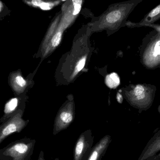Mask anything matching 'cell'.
I'll return each mask as SVG.
<instances>
[{
	"instance_id": "obj_17",
	"label": "cell",
	"mask_w": 160,
	"mask_h": 160,
	"mask_svg": "<svg viewBox=\"0 0 160 160\" xmlns=\"http://www.w3.org/2000/svg\"><path fill=\"white\" fill-rule=\"evenodd\" d=\"M143 26H150V27H153L160 33V25H159L155 24H146L143 25Z\"/></svg>"
},
{
	"instance_id": "obj_4",
	"label": "cell",
	"mask_w": 160,
	"mask_h": 160,
	"mask_svg": "<svg viewBox=\"0 0 160 160\" xmlns=\"http://www.w3.org/2000/svg\"><path fill=\"white\" fill-rule=\"evenodd\" d=\"M22 118V112L16 113L0 126V144L10 134L20 132L29 123Z\"/></svg>"
},
{
	"instance_id": "obj_16",
	"label": "cell",
	"mask_w": 160,
	"mask_h": 160,
	"mask_svg": "<svg viewBox=\"0 0 160 160\" xmlns=\"http://www.w3.org/2000/svg\"><path fill=\"white\" fill-rule=\"evenodd\" d=\"M85 61V58H82L78 63V65H77V70L78 71H80L83 68L84 66Z\"/></svg>"
},
{
	"instance_id": "obj_13",
	"label": "cell",
	"mask_w": 160,
	"mask_h": 160,
	"mask_svg": "<svg viewBox=\"0 0 160 160\" xmlns=\"http://www.w3.org/2000/svg\"><path fill=\"white\" fill-rule=\"evenodd\" d=\"M62 39V34L60 32L54 35L52 39V43L53 47H57L61 42Z\"/></svg>"
},
{
	"instance_id": "obj_11",
	"label": "cell",
	"mask_w": 160,
	"mask_h": 160,
	"mask_svg": "<svg viewBox=\"0 0 160 160\" xmlns=\"http://www.w3.org/2000/svg\"><path fill=\"white\" fill-rule=\"evenodd\" d=\"M106 84L111 88H115L120 84V79L116 73H112L106 77Z\"/></svg>"
},
{
	"instance_id": "obj_1",
	"label": "cell",
	"mask_w": 160,
	"mask_h": 160,
	"mask_svg": "<svg viewBox=\"0 0 160 160\" xmlns=\"http://www.w3.org/2000/svg\"><path fill=\"white\" fill-rule=\"evenodd\" d=\"M35 143V140L27 138L17 141L5 148L3 154L12 160H30Z\"/></svg>"
},
{
	"instance_id": "obj_23",
	"label": "cell",
	"mask_w": 160,
	"mask_h": 160,
	"mask_svg": "<svg viewBox=\"0 0 160 160\" xmlns=\"http://www.w3.org/2000/svg\"><path fill=\"white\" fill-rule=\"evenodd\" d=\"M159 111L160 113V106H159Z\"/></svg>"
},
{
	"instance_id": "obj_20",
	"label": "cell",
	"mask_w": 160,
	"mask_h": 160,
	"mask_svg": "<svg viewBox=\"0 0 160 160\" xmlns=\"http://www.w3.org/2000/svg\"><path fill=\"white\" fill-rule=\"evenodd\" d=\"M38 160H45L44 158V153L43 151H40L39 153V157H38Z\"/></svg>"
},
{
	"instance_id": "obj_2",
	"label": "cell",
	"mask_w": 160,
	"mask_h": 160,
	"mask_svg": "<svg viewBox=\"0 0 160 160\" xmlns=\"http://www.w3.org/2000/svg\"><path fill=\"white\" fill-rule=\"evenodd\" d=\"M151 39L142 54L143 65L148 68H160V33Z\"/></svg>"
},
{
	"instance_id": "obj_21",
	"label": "cell",
	"mask_w": 160,
	"mask_h": 160,
	"mask_svg": "<svg viewBox=\"0 0 160 160\" xmlns=\"http://www.w3.org/2000/svg\"><path fill=\"white\" fill-rule=\"evenodd\" d=\"M2 3H1V2H0V10H1V8H2Z\"/></svg>"
},
{
	"instance_id": "obj_7",
	"label": "cell",
	"mask_w": 160,
	"mask_h": 160,
	"mask_svg": "<svg viewBox=\"0 0 160 160\" xmlns=\"http://www.w3.org/2000/svg\"><path fill=\"white\" fill-rule=\"evenodd\" d=\"M112 142V137L106 135L92 147L88 160H101Z\"/></svg>"
},
{
	"instance_id": "obj_6",
	"label": "cell",
	"mask_w": 160,
	"mask_h": 160,
	"mask_svg": "<svg viewBox=\"0 0 160 160\" xmlns=\"http://www.w3.org/2000/svg\"><path fill=\"white\" fill-rule=\"evenodd\" d=\"M154 90L144 85H137L132 92L131 101L134 106L142 109L148 108L152 104Z\"/></svg>"
},
{
	"instance_id": "obj_18",
	"label": "cell",
	"mask_w": 160,
	"mask_h": 160,
	"mask_svg": "<svg viewBox=\"0 0 160 160\" xmlns=\"http://www.w3.org/2000/svg\"><path fill=\"white\" fill-rule=\"evenodd\" d=\"M40 8L41 9H44V10H48L50 9L49 5L48 3H41V4L40 5Z\"/></svg>"
},
{
	"instance_id": "obj_8",
	"label": "cell",
	"mask_w": 160,
	"mask_h": 160,
	"mask_svg": "<svg viewBox=\"0 0 160 160\" xmlns=\"http://www.w3.org/2000/svg\"><path fill=\"white\" fill-rule=\"evenodd\" d=\"M160 151V133L158 134L155 140L151 143L149 146L144 152L140 160H145L148 158L154 156L156 153Z\"/></svg>"
},
{
	"instance_id": "obj_9",
	"label": "cell",
	"mask_w": 160,
	"mask_h": 160,
	"mask_svg": "<svg viewBox=\"0 0 160 160\" xmlns=\"http://www.w3.org/2000/svg\"><path fill=\"white\" fill-rule=\"evenodd\" d=\"M160 19V4L150 11L138 26H142L144 24H152Z\"/></svg>"
},
{
	"instance_id": "obj_15",
	"label": "cell",
	"mask_w": 160,
	"mask_h": 160,
	"mask_svg": "<svg viewBox=\"0 0 160 160\" xmlns=\"http://www.w3.org/2000/svg\"><path fill=\"white\" fill-rule=\"evenodd\" d=\"M16 81L17 83L20 86H24L26 85V82L25 80L20 76H18L16 77Z\"/></svg>"
},
{
	"instance_id": "obj_5",
	"label": "cell",
	"mask_w": 160,
	"mask_h": 160,
	"mask_svg": "<svg viewBox=\"0 0 160 160\" xmlns=\"http://www.w3.org/2000/svg\"><path fill=\"white\" fill-rule=\"evenodd\" d=\"M75 117V109L72 103H68L61 108L54 119L53 135L55 136L67 129L73 123Z\"/></svg>"
},
{
	"instance_id": "obj_14",
	"label": "cell",
	"mask_w": 160,
	"mask_h": 160,
	"mask_svg": "<svg viewBox=\"0 0 160 160\" xmlns=\"http://www.w3.org/2000/svg\"><path fill=\"white\" fill-rule=\"evenodd\" d=\"M73 3H74V11L73 14L74 15H76L79 13L80 10H81V3H82V1H74Z\"/></svg>"
},
{
	"instance_id": "obj_3",
	"label": "cell",
	"mask_w": 160,
	"mask_h": 160,
	"mask_svg": "<svg viewBox=\"0 0 160 160\" xmlns=\"http://www.w3.org/2000/svg\"><path fill=\"white\" fill-rule=\"evenodd\" d=\"M94 137L91 130H87L79 137L75 144L74 160H88L93 147Z\"/></svg>"
},
{
	"instance_id": "obj_10",
	"label": "cell",
	"mask_w": 160,
	"mask_h": 160,
	"mask_svg": "<svg viewBox=\"0 0 160 160\" xmlns=\"http://www.w3.org/2000/svg\"><path fill=\"white\" fill-rule=\"evenodd\" d=\"M18 99L17 98H13L6 104L5 106L4 113L5 115L2 118V121H5L7 118H10V116L14 113L18 107Z\"/></svg>"
},
{
	"instance_id": "obj_12",
	"label": "cell",
	"mask_w": 160,
	"mask_h": 160,
	"mask_svg": "<svg viewBox=\"0 0 160 160\" xmlns=\"http://www.w3.org/2000/svg\"><path fill=\"white\" fill-rule=\"evenodd\" d=\"M121 17V13L118 10L112 11L106 16V20L110 23H114L119 20Z\"/></svg>"
},
{
	"instance_id": "obj_19",
	"label": "cell",
	"mask_w": 160,
	"mask_h": 160,
	"mask_svg": "<svg viewBox=\"0 0 160 160\" xmlns=\"http://www.w3.org/2000/svg\"><path fill=\"white\" fill-rule=\"evenodd\" d=\"M116 98L117 100V101H118V103H122V102H123V96H122V95H121V94H119V93H117Z\"/></svg>"
},
{
	"instance_id": "obj_22",
	"label": "cell",
	"mask_w": 160,
	"mask_h": 160,
	"mask_svg": "<svg viewBox=\"0 0 160 160\" xmlns=\"http://www.w3.org/2000/svg\"><path fill=\"white\" fill-rule=\"evenodd\" d=\"M54 160H59V158H56Z\"/></svg>"
}]
</instances>
